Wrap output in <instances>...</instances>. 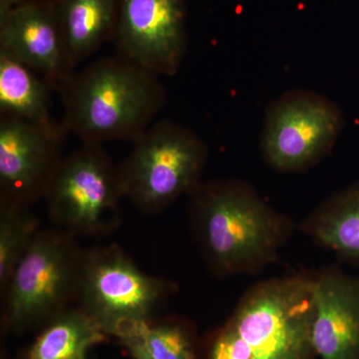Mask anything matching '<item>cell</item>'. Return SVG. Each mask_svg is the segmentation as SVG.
<instances>
[{
	"label": "cell",
	"mask_w": 359,
	"mask_h": 359,
	"mask_svg": "<svg viewBox=\"0 0 359 359\" xmlns=\"http://www.w3.org/2000/svg\"><path fill=\"white\" fill-rule=\"evenodd\" d=\"M189 196L198 244L217 275L261 271L276 261L292 233L290 219L245 182H201Z\"/></svg>",
	"instance_id": "6da1fadb"
},
{
	"label": "cell",
	"mask_w": 359,
	"mask_h": 359,
	"mask_svg": "<svg viewBox=\"0 0 359 359\" xmlns=\"http://www.w3.org/2000/svg\"><path fill=\"white\" fill-rule=\"evenodd\" d=\"M158 78L120 56L74 71L59 91L65 105L63 127L85 144L133 142L166 104Z\"/></svg>",
	"instance_id": "7a4b0ae2"
},
{
	"label": "cell",
	"mask_w": 359,
	"mask_h": 359,
	"mask_svg": "<svg viewBox=\"0 0 359 359\" xmlns=\"http://www.w3.org/2000/svg\"><path fill=\"white\" fill-rule=\"evenodd\" d=\"M313 318V278L259 283L215 335L209 359H314Z\"/></svg>",
	"instance_id": "3957f363"
},
{
	"label": "cell",
	"mask_w": 359,
	"mask_h": 359,
	"mask_svg": "<svg viewBox=\"0 0 359 359\" xmlns=\"http://www.w3.org/2000/svg\"><path fill=\"white\" fill-rule=\"evenodd\" d=\"M60 231H39L6 287L1 330L20 334L40 328L75 302L83 250Z\"/></svg>",
	"instance_id": "277c9868"
},
{
	"label": "cell",
	"mask_w": 359,
	"mask_h": 359,
	"mask_svg": "<svg viewBox=\"0 0 359 359\" xmlns=\"http://www.w3.org/2000/svg\"><path fill=\"white\" fill-rule=\"evenodd\" d=\"M132 143L118 174L123 196L141 211H162L202 182L208 148L188 127L154 122Z\"/></svg>",
	"instance_id": "5b68a950"
},
{
	"label": "cell",
	"mask_w": 359,
	"mask_h": 359,
	"mask_svg": "<svg viewBox=\"0 0 359 359\" xmlns=\"http://www.w3.org/2000/svg\"><path fill=\"white\" fill-rule=\"evenodd\" d=\"M177 290L171 280L148 275L117 245L83 250L75 302L108 337L152 320Z\"/></svg>",
	"instance_id": "8992f818"
},
{
	"label": "cell",
	"mask_w": 359,
	"mask_h": 359,
	"mask_svg": "<svg viewBox=\"0 0 359 359\" xmlns=\"http://www.w3.org/2000/svg\"><path fill=\"white\" fill-rule=\"evenodd\" d=\"M118 168L102 145L85 144L59 163L44 199L54 223L70 233L107 235L121 223Z\"/></svg>",
	"instance_id": "52a82bcc"
},
{
	"label": "cell",
	"mask_w": 359,
	"mask_h": 359,
	"mask_svg": "<svg viewBox=\"0 0 359 359\" xmlns=\"http://www.w3.org/2000/svg\"><path fill=\"white\" fill-rule=\"evenodd\" d=\"M344 123L341 111L327 96L311 90H290L269 104L264 116V162L282 173L306 171L330 152Z\"/></svg>",
	"instance_id": "ba28073f"
},
{
	"label": "cell",
	"mask_w": 359,
	"mask_h": 359,
	"mask_svg": "<svg viewBox=\"0 0 359 359\" xmlns=\"http://www.w3.org/2000/svg\"><path fill=\"white\" fill-rule=\"evenodd\" d=\"M112 39L120 57L173 76L188 50L185 0H115Z\"/></svg>",
	"instance_id": "9c48e42d"
},
{
	"label": "cell",
	"mask_w": 359,
	"mask_h": 359,
	"mask_svg": "<svg viewBox=\"0 0 359 359\" xmlns=\"http://www.w3.org/2000/svg\"><path fill=\"white\" fill-rule=\"evenodd\" d=\"M65 127L47 129L0 118V201L29 207L44 199L61 159Z\"/></svg>",
	"instance_id": "30bf717a"
},
{
	"label": "cell",
	"mask_w": 359,
	"mask_h": 359,
	"mask_svg": "<svg viewBox=\"0 0 359 359\" xmlns=\"http://www.w3.org/2000/svg\"><path fill=\"white\" fill-rule=\"evenodd\" d=\"M0 49L58 92L75 71L66 56L54 0H32L0 11Z\"/></svg>",
	"instance_id": "8fae6325"
},
{
	"label": "cell",
	"mask_w": 359,
	"mask_h": 359,
	"mask_svg": "<svg viewBox=\"0 0 359 359\" xmlns=\"http://www.w3.org/2000/svg\"><path fill=\"white\" fill-rule=\"evenodd\" d=\"M313 344L320 359H359V280L334 269L313 278Z\"/></svg>",
	"instance_id": "7c38bea8"
},
{
	"label": "cell",
	"mask_w": 359,
	"mask_h": 359,
	"mask_svg": "<svg viewBox=\"0 0 359 359\" xmlns=\"http://www.w3.org/2000/svg\"><path fill=\"white\" fill-rule=\"evenodd\" d=\"M70 67L86 60L112 39L115 0H54Z\"/></svg>",
	"instance_id": "4fadbf2b"
},
{
	"label": "cell",
	"mask_w": 359,
	"mask_h": 359,
	"mask_svg": "<svg viewBox=\"0 0 359 359\" xmlns=\"http://www.w3.org/2000/svg\"><path fill=\"white\" fill-rule=\"evenodd\" d=\"M108 335L77 308H68L39 328L16 359H89V351Z\"/></svg>",
	"instance_id": "5bb4252c"
},
{
	"label": "cell",
	"mask_w": 359,
	"mask_h": 359,
	"mask_svg": "<svg viewBox=\"0 0 359 359\" xmlns=\"http://www.w3.org/2000/svg\"><path fill=\"white\" fill-rule=\"evenodd\" d=\"M50 87L34 70L0 49V113L47 129L62 126L49 108Z\"/></svg>",
	"instance_id": "9a60e30c"
},
{
	"label": "cell",
	"mask_w": 359,
	"mask_h": 359,
	"mask_svg": "<svg viewBox=\"0 0 359 359\" xmlns=\"http://www.w3.org/2000/svg\"><path fill=\"white\" fill-rule=\"evenodd\" d=\"M316 244L359 261V187L332 196L302 224Z\"/></svg>",
	"instance_id": "2e32d148"
},
{
	"label": "cell",
	"mask_w": 359,
	"mask_h": 359,
	"mask_svg": "<svg viewBox=\"0 0 359 359\" xmlns=\"http://www.w3.org/2000/svg\"><path fill=\"white\" fill-rule=\"evenodd\" d=\"M126 349H136L149 359H197L195 344L180 323L142 321L117 337Z\"/></svg>",
	"instance_id": "e0dca14e"
},
{
	"label": "cell",
	"mask_w": 359,
	"mask_h": 359,
	"mask_svg": "<svg viewBox=\"0 0 359 359\" xmlns=\"http://www.w3.org/2000/svg\"><path fill=\"white\" fill-rule=\"evenodd\" d=\"M39 221L28 207L0 201V290L6 287L18 262L32 245Z\"/></svg>",
	"instance_id": "ac0fdd59"
},
{
	"label": "cell",
	"mask_w": 359,
	"mask_h": 359,
	"mask_svg": "<svg viewBox=\"0 0 359 359\" xmlns=\"http://www.w3.org/2000/svg\"><path fill=\"white\" fill-rule=\"evenodd\" d=\"M28 1H32V0H0V11H4V9L11 8V7Z\"/></svg>",
	"instance_id": "d6986e66"
},
{
	"label": "cell",
	"mask_w": 359,
	"mask_h": 359,
	"mask_svg": "<svg viewBox=\"0 0 359 359\" xmlns=\"http://www.w3.org/2000/svg\"><path fill=\"white\" fill-rule=\"evenodd\" d=\"M127 351H128L130 356L133 359H149L147 356L144 355L143 353L136 351V349H127Z\"/></svg>",
	"instance_id": "ffe728a7"
},
{
	"label": "cell",
	"mask_w": 359,
	"mask_h": 359,
	"mask_svg": "<svg viewBox=\"0 0 359 359\" xmlns=\"http://www.w3.org/2000/svg\"><path fill=\"white\" fill-rule=\"evenodd\" d=\"M0 359H11L8 358V355H7V353L6 351H1V358Z\"/></svg>",
	"instance_id": "44dd1931"
}]
</instances>
